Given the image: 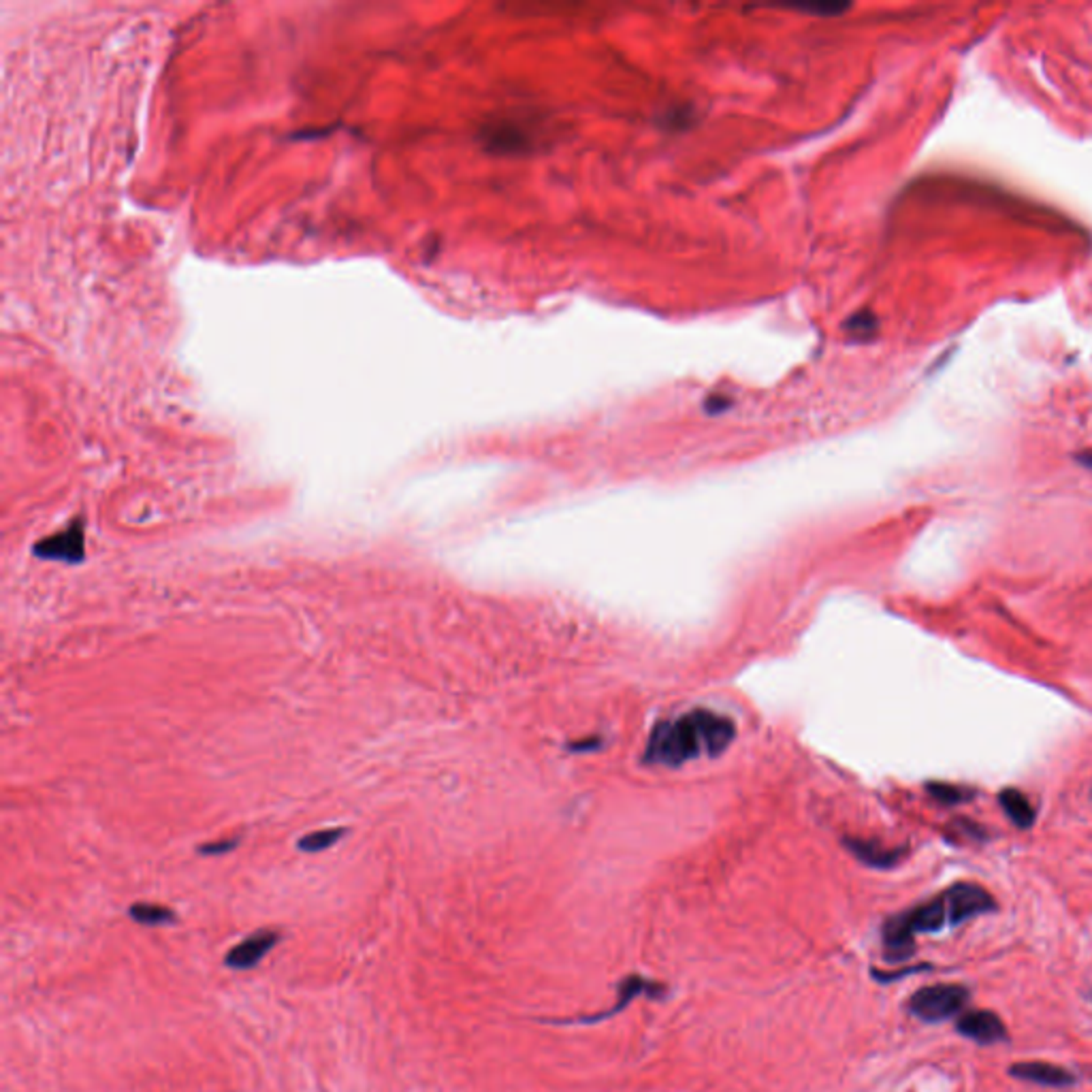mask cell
<instances>
[{"instance_id":"cell-15","label":"cell","mask_w":1092,"mask_h":1092,"mask_svg":"<svg viewBox=\"0 0 1092 1092\" xmlns=\"http://www.w3.org/2000/svg\"><path fill=\"white\" fill-rule=\"evenodd\" d=\"M845 329L852 331L855 335H869L877 329V320L873 314L864 309V312H858L854 318H849L847 323H845Z\"/></svg>"},{"instance_id":"cell-11","label":"cell","mask_w":1092,"mask_h":1092,"mask_svg":"<svg viewBox=\"0 0 1092 1092\" xmlns=\"http://www.w3.org/2000/svg\"><path fill=\"white\" fill-rule=\"evenodd\" d=\"M129 913L136 924H144V926H162V924H171L176 920V913L171 909L162 905H152V902H135Z\"/></svg>"},{"instance_id":"cell-2","label":"cell","mask_w":1092,"mask_h":1092,"mask_svg":"<svg viewBox=\"0 0 1092 1092\" xmlns=\"http://www.w3.org/2000/svg\"><path fill=\"white\" fill-rule=\"evenodd\" d=\"M737 728L732 719L719 713L696 708L685 715L661 722L651 732L644 762L661 766H681L700 755L723 753L732 743Z\"/></svg>"},{"instance_id":"cell-14","label":"cell","mask_w":1092,"mask_h":1092,"mask_svg":"<svg viewBox=\"0 0 1092 1092\" xmlns=\"http://www.w3.org/2000/svg\"><path fill=\"white\" fill-rule=\"evenodd\" d=\"M928 790H931V794L937 798V800L948 802V805H954V802H964L971 798V792L963 790V787H956V785L934 784V785H928Z\"/></svg>"},{"instance_id":"cell-13","label":"cell","mask_w":1092,"mask_h":1092,"mask_svg":"<svg viewBox=\"0 0 1092 1092\" xmlns=\"http://www.w3.org/2000/svg\"><path fill=\"white\" fill-rule=\"evenodd\" d=\"M487 139L491 141V148L508 152V150L523 148L525 136H523L521 130L512 129V126H508V124H503V126H497L495 130H491V133L487 135Z\"/></svg>"},{"instance_id":"cell-18","label":"cell","mask_w":1092,"mask_h":1092,"mask_svg":"<svg viewBox=\"0 0 1092 1092\" xmlns=\"http://www.w3.org/2000/svg\"><path fill=\"white\" fill-rule=\"evenodd\" d=\"M1078 459H1080V464H1084L1086 467H1092V453H1084V455H1080Z\"/></svg>"},{"instance_id":"cell-3","label":"cell","mask_w":1092,"mask_h":1092,"mask_svg":"<svg viewBox=\"0 0 1092 1092\" xmlns=\"http://www.w3.org/2000/svg\"><path fill=\"white\" fill-rule=\"evenodd\" d=\"M971 990L963 984H934L913 992L907 1011L926 1024H939L960 1016L967 1010Z\"/></svg>"},{"instance_id":"cell-6","label":"cell","mask_w":1092,"mask_h":1092,"mask_svg":"<svg viewBox=\"0 0 1092 1092\" xmlns=\"http://www.w3.org/2000/svg\"><path fill=\"white\" fill-rule=\"evenodd\" d=\"M33 553L41 559L62 561V564H80L83 555H86L82 521L71 523L68 527L54 535H47L39 544H35Z\"/></svg>"},{"instance_id":"cell-12","label":"cell","mask_w":1092,"mask_h":1092,"mask_svg":"<svg viewBox=\"0 0 1092 1092\" xmlns=\"http://www.w3.org/2000/svg\"><path fill=\"white\" fill-rule=\"evenodd\" d=\"M341 837H344V831H341V828H331V831H316V832L308 834V837H303L301 841H299V849H301V852H309V854L323 852V849H329L331 845L338 843Z\"/></svg>"},{"instance_id":"cell-8","label":"cell","mask_w":1092,"mask_h":1092,"mask_svg":"<svg viewBox=\"0 0 1092 1092\" xmlns=\"http://www.w3.org/2000/svg\"><path fill=\"white\" fill-rule=\"evenodd\" d=\"M280 941V934L276 931H259V932H252L250 937H246L244 941L235 945L233 949L227 954V958H224V964L230 969H252L256 967V964L261 963L262 956H265L269 949Z\"/></svg>"},{"instance_id":"cell-16","label":"cell","mask_w":1092,"mask_h":1092,"mask_svg":"<svg viewBox=\"0 0 1092 1092\" xmlns=\"http://www.w3.org/2000/svg\"><path fill=\"white\" fill-rule=\"evenodd\" d=\"M920 971H932V964H917V967H907L902 971H894V973H884V971L873 969L870 973H873V978L879 981V984H892V981L907 978V975H916L920 973Z\"/></svg>"},{"instance_id":"cell-7","label":"cell","mask_w":1092,"mask_h":1092,"mask_svg":"<svg viewBox=\"0 0 1092 1092\" xmlns=\"http://www.w3.org/2000/svg\"><path fill=\"white\" fill-rule=\"evenodd\" d=\"M1007 1073H1010L1013 1080L1028 1081V1084L1043 1086V1088L1063 1090L1078 1084V1075H1075L1073 1071L1060 1067V1065L1043 1063V1060H1024V1063H1016L1007 1069Z\"/></svg>"},{"instance_id":"cell-17","label":"cell","mask_w":1092,"mask_h":1092,"mask_svg":"<svg viewBox=\"0 0 1092 1092\" xmlns=\"http://www.w3.org/2000/svg\"><path fill=\"white\" fill-rule=\"evenodd\" d=\"M235 845H238V838H229V841H216V843L203 845V847L199 849V852L207 854V855H218V854L230 852V849H233Z\"/></svg>"},{"instance_id":"cell-4","label":"cell","mask_w":1092,"mask_h":1092,"mask_svg":"<svg viewBox=\"0 0 1092 1092\" xmlns=\"http://www.w3.org/2000/svg\"><path fill=\"white\" fill-rule=\"evenodd\" d=\"M666 988L664 984H659V981L647 979L643 978V975H628V978H623L619 981L617 986V1001H614V1005L611 1010H604L600 1013H591V1016H581L574 1018V1020H553V1024H597L602 1020H608V1018L617 1016L619 1011H623L626 1007L632 1002V999H636V996H647V999H664Z\"/></svg>"},{"instance_id":"cell-10","label":"cell","mask_w":1092,"mask_h":1092,"mask_svg":"<svg viewBox=\"0 0 1092 1092\" xmlns=\"http://www.w3.org/2000/svg\"><path fill=\"white\" fill-rule=\"evenodd\" d=\"M849 847H852V852L858 855L864 864L875 866V869H890V866L899 864V860L902 855V849H894V852H890V849H881L879 845H875V843L854 841Z\"/></svg>"},{"instance_id":"cell-9","label":"cell","mask_w":1092,"mask_h":1092,"mask_svg":"<svg viewBox=\"0 0 1092 1092\" xmlns=\"http://www.w3.org/2000/svg\"><path fill=\"white\" fill-rule=\"evenodd\" d=\"M999 802L1005 811V815L1016 823L1018 828L1026 831L1035 823V807L1031 805L1026 796L1018 790H1002L999 794Z\"/></svg>"},{"instance_id":"cell-5","label":"cell","mask_w":1092,"mask_h":1092,"mask_svg":"<svg viewBox=\"0 0 1092 1092\" xmlns=\"http://www.w3.org/2000/svg\"><path fill=\"white\" fill-rule=\"evenodd\" d=\"M956 1031L969 1041L978 1043V1046H999V1043H1010V1033H1007L1005 1024L994 1011L988 1010H971L963 1011V1016L956 1020Z\"/></svg>"},{"instance_id":"cell-1","label":"cell","mask_w":1092,"mask_h":1092,"mask_svg":"<svg viewBox=\"0 0 1092 1092\" xmlns=\"http://www.w3.org/2000/svg\"><path fill=\"white\" fill-rule=\"evenodd\" d=\"M992 911H996V901L986 887L969 881L949 885L934 899L887 917L881 926L885 963L901 964L913 958L917 934H937Z\"/></svg>"}]
</instances>
